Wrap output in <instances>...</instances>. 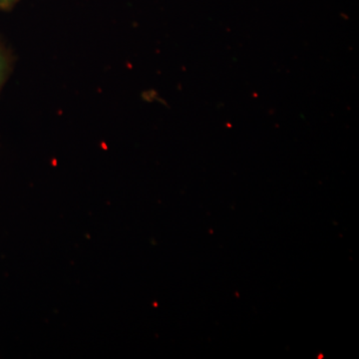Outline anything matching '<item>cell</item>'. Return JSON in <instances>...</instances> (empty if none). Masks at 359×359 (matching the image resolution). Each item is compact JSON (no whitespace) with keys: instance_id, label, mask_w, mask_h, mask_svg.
I'll list each match as a JSON object with an SVG mask.
<instances>
[{"instance_id":"cell-1","label":"cell","mask_w":359,"mask_h":359,"mask_svg":"<svg viewBox=\"0 0 359 359\" xmlns=\"http://www.w3.org/2000/svg\"><path fill=\"white\" fill-rule=\"evenodd\" d=\"M11 58L8 51L0 44V91L11 74Z\"/></svg>"},{"instance_id":"cell-2","label":"cell","mask_w":359,"mask_h":359,"mask_svg":"<svg viewBox=\"0 0 359 359\" xmlns=\"http://www.w3.org/2000/svg\"><path fill=\"white\" fill-rule=\"evenodd\" d=\"M20 0H0V11H9L13 8Z\"/></svg>"}]
</instances>
